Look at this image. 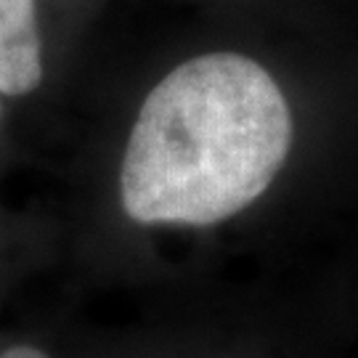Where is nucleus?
<instances>
[{"label":"nucleus","mask_w":358,"mask_h":358,"mask_svg":"<svg viewBox=\"0 0 358 358\" xmlns=\"http://www.w3.org/2000/svg\"><path fill=\"white\" fill-rule=\"evenodd\" d=\"M0 358H48L43 350H38V348H29V345H16L11 348V350H6Z\"/></svg>","instance_id":"3"},{"label":"nucleus","mask_w":358,"mask_h":358,"mask_svg":"<svg viewBox=\"0 0 358 358\" xmlns=\"http://www.w3.org/2000/svg\"><path fill=\"white\" fill-rule=\"evenodd\" d=\"M43 80L35 0H0V93L27 96Z\"/></svg>","instance_id":"2"},{"label":"nucleus","mask_w":358,"mask_h":358,"mask_svg":"<svg viewBox=\"0 0 358 358\" xmlns=\"http://www.w3.org/2000/svg\"><path fill=\"white\" fill-rule=\"evenodd\" d=\"M292 143L282 88L239 53L176 66L146 96L120 173L138 223L213 226L271 186Z\"/></svg>","instance_id":"1"}]
</instances>
